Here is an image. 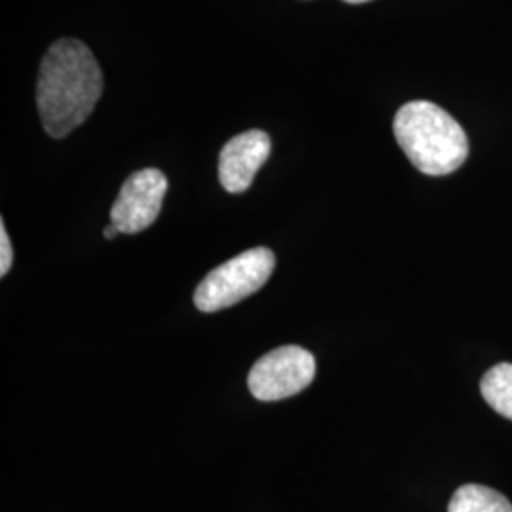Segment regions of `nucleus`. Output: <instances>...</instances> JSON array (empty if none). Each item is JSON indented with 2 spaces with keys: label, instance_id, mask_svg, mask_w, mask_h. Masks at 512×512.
<instances>
[{
  "label": "nucleus",
  "instance_id": "6e6552de",
  "mask_svg": "<svg viewBox=\"0 0 512 512\" xmlns=\"http://www.w3.org/2000/svg\"><path fill=\"white\" fill-rule=\"evenodd\" d=\"M480 391L486 403L494 408L497 414L512 420V365L501 363V365L490 368L482 382Z\"/></svg>",
  "mask_w": 512,
  "mask_h": 512
},
{
  "label": "nucleus",
  "instance_id": "0eeeda50",
  "mask_svg": "<svg viewBox=\"0 0 512 512\" xmlns=\"http://www.w3.org/2000/svg\"><path fill=\"white\" fill-rule=\"evenodd\" d=\"M448 512H512L511 501L480 484L461 486L448 503Z\"/></svg>",
  "mask_w": 512,
  "mask_h": 512
},
{
  "label": "nucleus",
  "instance_id": "f03ea898",
  "mask_svg": "<svg viewBox=\"0 0 512 512\" xmlns=\"http://www.w3.org/2000/svg\"><path fill=\"white\" fill-rule=\"evenodd\" d=\"M393 133L412 165L431 177L450 175L469 156V141L458 122L439 105L412 101L401 107Z\"/></svg>",
  "mask_w": 512,
  "mask_h": 512
},
{
  "label": "nucleus",
  "instance_id": "9d476101",
  "mask_svg": "<svg viewBox=\"0 0 512 512\" xmlns=\"http://www.w3.org/2000/svg\"><path fill=\"white\" fill-rule=\"evenodd\" d=\"M118 234H120V230H118L114 224H109V226L103 230V236L107 239H114Z\"/></svg>",
  "mask_w": 512,
  "mask_h": 512
},
{
  "label": "nucleus",
  "instance_id": "39448f33",
  "mask_svg": "<svg viewBox=\"0 0 512 512\" xmlns=\"http://www.w3.org/2000/svg\"><path fill=\"white\" fill-rule=\"evenodd\" d=\"M167 194V179L160 169L148 167L129 175L110 209V224L120 234H139L160 217Z\"/></svg>",
  "mask_w": 512,
  "mask_h": 512
},
{
  "label": "nucleus",
  "instance_id": "20e7f679",
  "mask_svg": "<svg viewBox=\"0 0 512 512\" xmlns=\"http://www.w3.org/2000/svg\"><path fill=\"white\" fill-rule=\"evenodd\" d=\"M315 378V357L308 349L283 346L260 357L247 385L258 401L274 403L302 393Z\"/></svg>",
  "mask_w": 512,
  "mask_h": 512
},
{
  "label": "nucleus",
  "instance_id": "9b49d317",
  "mask_svg": "<svg viewBox=\"0 0 512 512\" xmlns=\"http://www.w3.org/2000/svg\"><path fill=\"white\" fill-rule=\"evenodd\" d=\"M349 4H361V2H368V0H346Z\"/></svg>",
  "mask_w": 512,
  "mask_h": 512
},
{
  "label": "nucleus",
  "instance_id": "7ed1b4c3",
  "mask_svg": "<svg viewBox=\"0 0 512 512\" xmlns=\"http://www.w3.org/2000/svg\"><path fill=\"white\" fill-rule=\"evenodd\" d=\"M274 270L275 255L268 247L249 249L205 275L194 293V304L205 313L236 306L260 291Z\"/></svg>",
  "mask_w": 512,
  "mask_h": 512
},
{
  "label": "nucleus",
  "instance_id": "f257e3e1",
  "mask_svg": "<svg viewBox=\"0 0 512 512\" xmlns=\"http://www.w3.org/2000/svg\"><path fill=\"white\" fill-rule=\"evenodd\" d=\"M103 95V74L92 50L74 38H61L42 57L37 107L42 126L63 139L82 126Z\"/></svg>",
  "mask_w": 512,
  "mask_h": 512
},
{
  "label": "nucleus",
  "instance_id": "1a4fd4ad",
  "mask_svg": "<svg viewBox=\"0 0 512 512\" xmlns=\"http://www.w3.org/2000/svg\"><path fill=\"white\" fill-rule=\"evenodd\" d=\"M12 260H14L12 243H10V238H8V232H6L4 222H0V275H2V277L10 272Z\"/></svg>",
  "mask_w": 512,
  "mask_h": 512
},
{
  "label": "nucleus",
  "instance_id": "423d86ee",
  "mask_svg": "<svg viewBox=\"0 0 512 512\" xmlns=\"http://www.w3.org/2000/svg\"><path fill=\"white\" fill-rule=\"evenodd\" d=\"M270 150V137L260 129H251L230 139L219 156L222 188L230 194H243L255 181L258 169L270 158Z\"/></svg>",
  "mask_w": 512,
  "mask_h": 512
}]
</instances>
